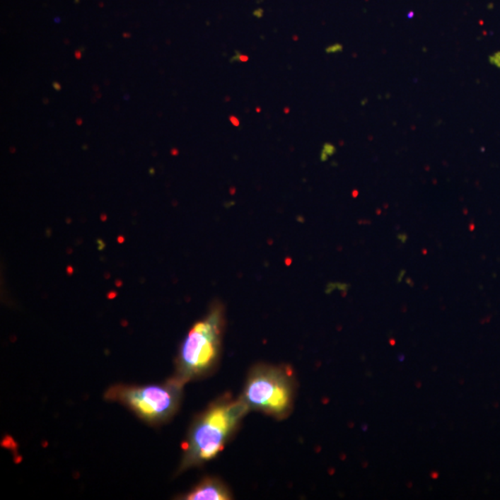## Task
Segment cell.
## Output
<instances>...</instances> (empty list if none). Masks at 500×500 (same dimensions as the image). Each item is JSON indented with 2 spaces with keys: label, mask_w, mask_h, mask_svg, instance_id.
Here are the masks:
<instances>
[{
  "label": "cell",
  "mask_w": 500,
  "mask_h": 500,
  "mask_svg": "<svg viewBox=\"0 0 500 500\" xmlns=\"http://www.w3.org/2000/svg\"><path fill=\"white\" fill-rule=\"evenodd\" d=\"M250 409L242 397L229 395L214 401L196 419L185 441L179 472L214 459L231 438Z\"/></svg>",
  "instance_id": "6da1fadb"
},
{
  "label": "cell",
  "mask_w": 500,
  "mask_h": 500,
  "mask_svg": "<svg viewBox=\"0 0 500 500\" xmlns=\"http://www.w3.org/2000/svg\"><path fill=\"white\" fill-rule=\"evenodd\" d=\"M295 394L291 368L260 364L250 371L241 397L250 409L283 419L292 411Z\"/></svg>",
  "instance_id": "3957f363"
},
{
  "label": "cell",
  "mask_w": 500,
  "mask_h": 500,
  "mask_svg": "<svg viewBox=\"0 0 500 500\" xmlns=\"http://www.w3.org/2000/svg\"><path fill=\"white\" fill-rule=\"evenodd\" d=\"M223 313L214 308L185 338L176 359L175 378L184 384L211 373L220 359Z\"/></svg>",
  "instance_id": "7a4b0ae2"
},
{
  "label": "cell",
  "mask_w": 500,
  "mask_h": 500,
  "mask_svg": "<svg viewBox=\"0 0 500 500\" xmlns=\"http://www.w3.org/2000/svg\"><path fill=\"white\" fill-rule=\"evenodd\" d=\"M184 383L175 377L164 384L149 385H115L106 397L117 401L152 424L165 423L179 409Z\"/></svg>",
  "instance_id": "277c9868"
},
{
  "label": "cell",
  "mask_w": 500,
  "mask_h": 500,
  "mask_svg": "<svg viewBox=\"0 0 500 500\" xmlns=\"http://www.w3.org/2000/svg\"><path fill=\"white\" fill-rule=\"evenodd\" d=\"M53 88L57 90V91H59V90L62 89V86L59 85L58 82H54L53 83Z\"/></svg>",
  "instance_id": "ba28073f"
},
{
  "label": "cell",
  "mask_w": 500,
  "mask_h": 500,
  "mask_svg": "<svg viewBox=\"0 0 500 500\" xmlns=\"http://www.w3.org/2000/svg\"><path fill=\"white\" fill-rule=\"evenodd\" d=\"M76 59H81V53H80V52H76Z\"/></svg>",
  "instance_id": "9c48e42d"
},
{
  "label": "cell",
  "mask_w": 500,
  "mask_h": 500,
  "mask_svg": "<svg viewBox=\"0 0 500 500\" xmlns=\"http://www.w3.org/2000/svg\"><path fill=\"white\" fill-rule=\"evenodd\" d=\"M182 499L187 500H228L232 499V494L226 484L217 478L203 479Z\"/></svg>",
  "instance_id": "5b68a950"
},
{
  "label": "cell",
  "mask_w": 500,
  "mask_h": 500,
  "mask_svg": "<svg viewBox=\"0 0 500 500\" xmlns=\"http://www.w3.org/2000/svg\"><path fill=\"white\" fill-rule=\"evenodd\" d=\"M489 62L491 64L495 65L500 69V52H496L494 55L490 56Z\"/></svg>",
  "instance_id": "8992f818"
},
{
  "label": "cell",
  "mask_w": 500,
  "mask_h": 500,
  "mask_svg": "<svg viewBox=\"0 0 500 500\" xmlns=\"http://www.w3.org/2000/svg\"><path fill=\"white\" fill-rule=\"evenodd\" d=\"M74 1H76V4H78V3L80 2V0H74Z\"/></svg>",
  "instance_id": "30bf717a"
},
{
  "label": "cell",
  "mask_w": 500,
  "mask_h": 500,
  "mask_svg": "<svg viewBox=\"0 0 500 500\" xmlns=\"http://www.w3.org/2000/svg\"><path fill=\"white\" fill-rule=\"evenodd\" d=\"M343 50V47L340 44H335L334 46L329 47L326 49V52L327 53H337L341 52Z\"/></svg>",
  "instance_id": "52a82bcc"
}]
</instances>
